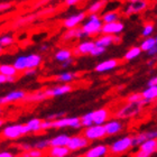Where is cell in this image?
<instances>
[{"label":"cell","mask_w":157,"mask_h":157,"mask_svg":"<svg viewBox=\"0 0 157 157\" xmlns=\"http://www.w3.org/2000/svg\"><path fill=\"white\" fill-rule=\"evenodd\" d=\"M63 128H73L78 129L81 128L80 117H65L63 116L52 121V129H63Z\"/></svg>","instance_id":"cell-5"},{"label":"cell","mask_w":157,"mask_h":157,"mask_svg":"<svg viewBox=\"0 0 157 157\" xmlns=\"http://www.w3.org/2000/svg\"><path fill=\"white\" fill-rule=\"evenodd\" d=\"M73 90V86L71 83H63L61 85H55L52 88H48L44 90L46 95L48 98H56V97H61V95L67 94Z\"/></svg>","instance_id":"cell-8"},{"label":"cell","mask_w":157,"mask_h":157,"mask_svg":"<svg viewBox=\"0 0 157 157\" xmlns=\"http://www.w3.org/2000/svg\"><path fill=\"white\" fill-rule=\"evenodd\" d=\"M78 76V73H73V72H63L59 73V75H56L55 80L57 82H61V83H71L72 81L76 80V78Z\"/></svg>","instance_id":"cell-28"},{"label":"cell","mask_w":157,"mask_h":157,"mask_svg":"<svg viewBox=\"0 0 157 157\" xmlns=\"http://www.w3.org/2000/svg\"><path fill=\"white\" fill-rule=\"evenodd\" d=\"M154 85H157V78L156 76H153L147 81V86H154Z\"/></svg>","instance_id":"cell-50"},{"label":"cell","mask_w":157,"mask_h":157,"mask_svg":"<svg viewBox=\"0 0 157 157\" xmlns=\"http://www.w3.org/2000/svg\"><path fill=\"white\" fill-rule=\"evenodd\" d=\"M90 141L83 136V135H75V136H70V139L66 144V147L69 148L70 151H78L81 149H85L89 147Z\"/></svg>","instance_id":"cell-7"},{"label":"cell","mask_w":157,"mask_h":157,"mask_svg":"<svg viewBox=\"0 0 157 157\" xmlns=\"http://www.w3.org/2000/svg\"><path fill=\"white\" fill-rule=\"evenodd\" d=\"M49 1H52V0H39V1H37V2L34 5V8H39V7L44 6V5H46V3L49 2Z\"/></svg>","instance_id":"cell-51"},{"label":"cell","mask_w":157,"mask_h":157,"mask_svg":"<svg viewBox=\"0 0 157 157\" xmlns=\"http://www.w3.org/2000/svg\"><path fill=\"white\" fill-rule=\"evenodd\" d=\"M76 3H78V0H65L66 6H74Z\"/></svg>","instance_id":"cell-54"},{"label":"cell","mask_w":157,"mask_h":157,"mask_svg":"<svg viewBox=\"0 0 157 157\" xmlns=\"http://www.w3.org/2000/svg\"><path fill=\"white\" fill-rule=\"evenodd\" d=\"M40 124H42V119L39 118H32L29 120L27 121L26 127L28 129V134H35V132H38L40 131Z\"/></svg>","instance_id":"cell-26"},{"label":"cell","mask_w":157,"mask_h":157,"mask_svg":"<svg viewBox=\"0 0 157 157\" xmlns=\"http://www.w3.org/2000/svg\"><path fill=\"white\" fill-rule=\"evenodd\" d=\"M2 113V109H1V107H0V115Z\"/></svg>","instance_id":"cell-59"},{"label":"cell","mask_w":157,"mask_h":157,"mask_svg":"<svg viewBox=\"0 0 157 157\" xmlns=\"http://www.w3.org/2000/svg\"><path fill=\"white\" fill-rule=\"evenodd\" d=\"M32 145H33V148H36V149H39V151H45L49 147V140L47 138H45V139H38V140H36Z\"/></svg>","instance_id":"cell-38"},{"label":"cell","mask_w":157,"mask_h":157,"mask_svg":"<svg viewBox=\"0 0 157 157\" xmlns=\"http://www.w3.org/2000/svg\"><path fill=\"white\" fill-rule=\"evenodd\" d=\"M70 153L71 151L66 146H49L45 154L48 157H67Z\"/></svg>","instance_id":"cell-21"},{"label":"cell","mask_w":157,"mask_h":157,"mask_svg":"<svg viewBox=\"0 0 157 157\" xmlns=\"http://www.w3.org/2000/svg\"><path fill=\"white\" fill-rule=\"evenodd\" d=\"M37 73V70L36 69H26L24 71V74L26 76H33V75H36Z\"/></svg>","instance_id":"cell-47"},{"label":"cell","mask_w":157,"mask_h":157,"mask_svg":"<svg viewBox=\"0 0 157 157\" xmlns=\"http://www.w3.org/2000/svg\"><path fill=\"white\" fill-rule=\"evenodd\" d=\"M73 55V53L71 49L69 48H59L57 52L55 53V55H54V57H55V59L57 61V62L62 63L64 62V61H66V59H71Z\"/></svg>","instance_id":"cell-29"},{"label":"cell","mask_w":157,"mask_h":157,"mask_svg":"<svg viewBox=\"0 0 157 157\" xmlns=\"http://www.w3.org/2000/svg\"><path fill=\"white\" fill-rule=\"evenodd\" d=\"M119 19V13L117 11H108L102 16L101 20L103 24L107 23H112V21H117Z\"/></svg>","instance_id":"cell-37"},{"label":"cell","mask_w":157,"mask_h":157,"mask_svg":"<svg viewBox=\"0 0 157 157\" xmlns=\"http://www.w3.org/2000/svg\"><path fill=\"white\" fill-rule=\"evenodd\" d=\"M138 147H139L140 151H148V153H151V155H154L157 151V141H156V139H148V140L141 143Z\"/></svg>","instance_id":"cell-27"},{"label":"cell","mask_w":157,"mask_h":157,"mask_svg":"<svg viewBox=\"0 0 157 157\" xmlns=\"http://www.w3.org/2000/svg\"><path fill=\"white\" fill-rule=\"evenodd\" d=\"M94 40H83L78 44L75 47L74 52H72L75 56H81V55H88L92 51V48L94 47Z\"/></svg>","instance_id":"cell-20"},{"label":"cell","mask_w":157,"mask_h":157,"mask_svg":"<svg viewBox=\"0 0 157 157\" xmlns=\"http://www.w3.org/2000/svg\"><path fill=\"white\" fill-rule=\"evenodd\" d=\"M80 1H85V0H78V2H80Z\"/></svg>","instance_id":"cell-61"},{"label":"cell","mask_w":157,"mask_h":157,"mask_svg":"<svg viewBox=\"0 0 157 157\" xmlns=\"http://www.w3.org/2000/svg\"><path fill=\"white\" fill-rule=\"evenodd\" d=\"M141 97L145 100L153 102L154 100H156L157 98V85L154 86H148L147 89H145L144 91L141 92Z\"/></svg>","instance_id":"cell-30"},{"label":"cell","mask_w":157,"mask_h":157,"mask_svg":"<svg viewBox=\"0 0 157 157\" xmlns=\"http://www.w3.org/2000/svg\"><path fill=\"white\" fill-rule=\"evenodd\" d=\"M108 0H97L94 2L90 5V7L88 8L89 13H98L99 11H101L103 9V7L105 6Z\"/></svg>","instance_id":"cell-35"},{"label":"cell","mask_w":157,"mask_h":157,"mask_svg":"<svg viewBox=\"0 0 157 157\" xmlns=\"http://www.w3.org/2000/svg\"><path fill=\"white\" fill-rule=\"evenodd\" d=\"M5 124H6V120H5L3 118H0V128L3 127V126H5Z\"/></svg>","instance_id":"cell-56"},{"label":"cell","mask_w":157,"mask_h":157,"mask_svg":"<svg viewBox=\"0 0 157 157\" xmlns=\"http://www.w3.org/2000/svg\"><path fill=\"white\" fill-rule=\"evenodd\" d=\"M72 157H83V156H72Z\"/></svg>","instance_id":"cell-62"},{"label":"cell","mask_w":157,"mask_h":157,"mask_svg":"<svg viewBox=\"0 0 157 157\" xmlns=\"http://www.w3.org/2000/svg\"><path fill=\"white\" fill-rule=\"evenodd\" d=\"M38 18H40L39 16V13H29V15H26V16L19 17L17 18L15 21L13 23V28H21V27H25L29 24L34 23L35 20H37Z\"/></svg>","instance_id":"cell-18"},{"label":"cell","mask_w":157,"mask_h":157,"mask_svg":"<svg viewBox=\"0 0 157 157\" xmlns=\"http://www.w3.org/2000/svg\"><path fill=\"white\" fill-rule=\"evenodd\" d=\"M83 136H84L89 141L99 140V139H103L107 136L103 124H91L84 129L83 131Z\"/></svg>","instance_id":"cell-6"},{"label":"cell","mask_w":157,"mask_h":157,"mask_svg":"<svg viewBox=\"0 0 157 157\" xmlns=\"http://www.w3.org/2000/svg\"><path fill=\"white\" fill-rule=\"evenodd\" d=\"M27 134H28V129L25 124H9V126H6L1 131V136L9 140L19 139V138L26 136Z\"/></svg>","instance_id":"cell-3"},{"label":"cell","mask_w":157,"mask_h":157,"mask_svg":"<svg viewBox=\"0 0 157 157\" xmlns=\"http://www.w3.org/2000/svg\"><path fill=\"white\" fill-rule=\"evenodd\" d=\"M18 73L19 72L13 67V64H0V74L6 76H17Z\"/></svg>","instance_id":"cell-33"},{"label":"cell","mask_w":157,"mask_h":157,"mask_svg":"<svg viewBox=\"0 0 157 157\" xmlns=\"http://www.w3.org/2000/svg\"><path fill=\"white\" fill-rule=\"evenodd\" d=\"M70 139V136L66 134H59L52 137L49 140V146H66L67 141Z\"/></svg>","instance_id":"cell-25"},{"label":"cell","mask_w":157,"mask_h":157,"mask_svg":"<svg viewBox=\"0 0 157 157\" xmlns=\"http://www.w3.org/2000/svg\"><path fill=\"white\" fill-rule=\"evenodd\" d=\"M121 42V38L118 35H108V34H103L100 37H98L97 40H94V44L102 47H109L112 44H119Z\"/></svg>","instance_id":"cell-16"},{"label":"cell","mask_w":157,"mask_h":157,"mask_svg":"<svg viewBox=\"0 0 157 157\" xmlns=\"http://www.w3.org/2000/svg\"><path fill=\"white\" fill-rule=\"evenodd\" d=\"M105 49H107L105 47L94 45V47H93V48H92V51L90 52V55H92V56H100V55H102V54L105 52Z\"/></svg>","instance_id":"cell-42"},{"label":"cell","mask_w":157,"mask_h":157,"mask_svg":"<svg viewBox=\"0 0 157 157\" xmlns=\"http://www.w3.org/2000/svg\"><path fill=\"white\" fill-rule=\"evenodd\" d=\"M157 46V38L156 36H149V37H145V39L141 42L140 44V49L141 52H147L148 49H151V47Z\"/></svg>","instance_id":"cell-31"},{"label":"cell","mask_w":157,"mask_h":157,"mask_svg":"<svg viewBox=\"0 0 157 157\" xmlns=\"http://www.w3.org/2000/svg\"><path fill=\"white\" fill-rule=\"evenodd\" d=\"M47 49H48V45H47V44H43V45L39 47V51H40V52H46Z\"/></svg>","instance_id":"cell-55"},{"label":"cell","mask_w":157,"mask_h":157,"mask_svg":"<svg viewBox=\"0 0 157 157\" xmlns=\"http://www.w3.org/2000/svg\"><path fill=\"white\" fill-rule=\"evenodd\" d=\"M147 6L148 3L146 0H136V1H132L124 9V15L126 16H130V15H134V13H139L141 11H144L147 8Z\"/></svg>","instance_id":"cell-14"},{"label":"cell","mask_w":157,"mask_h":157,"mask_svg":"<svg viewBox=\"0 0 157 157\" xmlns=\"http://www.w3.org/2000/svg\"><path fill=\"white\" fill-rule=\"evenodd\" d=\"M43 57L40 54L32 53L29 55H26V66L27 69H37L40 66Z\"/></svg>","instance_id":"cell-23"},{"label":"cell","mask_w":157,"mask_h":157,"mask_svg":"<svg viewBox=\"0 0 157 157\" xmlns=\"http://www.w3.org/2000/svg\"><path fill=\"white\" fill-rule=\"evenodd\" d=\"M108 146L105 144H99L95 146H92L84 151L83 157H105L108 153Z\"/></svg>","instance_id":"cell-13"},{"label":"cell","mask_w":157,"mask_h":157,"mask_svg":"<svg viewBox=\"0 0 157 157\" xmlns=\"http://www.w3.org/2000/svg\"><path fill=\"white\" fill-rule=\"evenodd\" d=\"M118 65H119L118 59H105V61H102V62L98 63V64L94 66V71H95V72H98V73L109 72V71L115 70Z\"/></svg>","instance_id":"cell-19"},{"label":"cell","mask_w":157,"mask_h":157,"mask_svg":"<svg viewBox=\"0 0 157 157\" xmlns=\"http://www.w3.org/2000/svg\"><path fill=\"white\" fill-rule=\"evenodd\" d=\"M85 37L84 33L82 32L81 27H74V28H70L63 34L62 39L63 40H73V39H81Z\"/></svg>","instance_id":"cell-22"},{"label":"cell","mask_w":157,"mask_h":157,"mask_svg":"<svg viewBox=\"0 0 157 157\" xmlns=\"http://www.w3.org/2000/svg\"><path fill=\"white\" fill-rule=\"evenodd\" d=\"M141 107L139 103H135V102H127L116 113V117L118 119H130L136 116H138L141 111Z\"/></svg>","instance_id":"cell-4"},{"label":"cell","mask_w":157,"mask_h":157,"mask_svg":"<svg viewBox=\"0 0 157 157\" xmlns=\"http://www.w3.org/2000/svg\"><path fill=\"white\" fill-rule=\"evenodd\" d=\"M15 43V38L13 35H2L0 36V46L1 47H8Z\"/></svg>","instance_id":"cell-39"},{"label":"cell","mask_w":157,"mask_h":157,"mask_svg":"<svg viewBox=\"0 0 157 157\" xmlns=\"http://www.w3.org/2000/svg\"><path fill=\"white\" fill-rule=\"evenodd\" d=\"M131 148H132L131 136H124L115 140L110 146H108V153H110V155L112 156H120L129 151Z\"/></svg>","instance_id":"cell-2"},{"label":"cell","mask_w":157,"mask_h":157,"mask_svg":"<svg viewBox=\"0 0 157 157\" xmlns=\"http://www.w3.org/2000/svg\"><path fill=\"white\" fill-rule=\"evenodd\" d=\"M11 8H13V3L11 2H8V1L0 2V13H5V11L11 9Z\"/></svg>","instance_id":"cell-44"},{"label":"cell","mask_w":157,"mask_h":157,"mask_svg":"<svg viewBox=\"0 0 157 157\" xmlns=\"http://www.w3.org/2000/svg\"><path fill=\"white\" fill-rule=\"evenodd\" d=\"M140 54H141L140 47H139V46H132L131 48H129L127 52H126L124 59V61H128V62H129V61H132V59H137L138 56H140Z\"/></svg>","instance_id":"cell-32"},{"label":"cell","mask_w":157,"mask_h":157,"mask_svg":"<svg viewBox=\"0 0 157 157\" xmlns=\"http://www.w3.org/2000/svg\"><path fill=\"white\" fill-rule=\"evenodd\" d=\"M107 136H115L122 132L124 130V124L121 122L120 119H113V120H107L103 124Z\"/></svg>","instance_id":"cell-11"},{"label":"cell","mask_w":157,"mask_h":157,"mask_svg":"<svg viewBox=\"0 0 157 157\" xmlns=\"http://www.w3.org/2000/svg\"><path fill=\"white\" fill-rule=\"evenodd\" d=\"M127 1H129V2H132V1H136V0H127Z\"/></svg>","instance_id":"cell-60"},{"label":"cell","mask_w":157,"mask_h":157,"mask_svg":"<svg viewBox=\"0 0 157 157\" xmlns=\"http://www.w3.org/2000/svg\"><path fill=\"white\" fill-rule=\"evenodd\" d=\"M143 97H141V93L139 92H136V93H131L127 97V102H135V103H139Z\"/></svg>","instance_id":"cell-41"},{"label":"cell","mask_w":157,"mask_h":157,"mask_svg":"<svg viewBox=\"0 0 157 157\" xmlns=\"http://www.w3.org/2000/svg\"><path fill=\"white\" fill-rule=\"evenodd\" d=\"M157 131L156 129H151V130H144L138 132L135 136H131V141H132V147L139 146L141 143L148 140V139H156Z\"/></svg>","instance_id":"cell-10"},{"label":"cell","mask_w":157,"mask_h":157,"mask_svg":"<svg viewBox=\"0 0 157 157\" xmlns=\"http://www.w3.org/2000/svg\"><path fill=\"white\" fill-rule=\"evenodd\" d=\"M0 157H15V155L11 151H0Z\"/></svg>","instance_id":"cell-52"},{"label":"cell","mask_w":157,"mask_h":157,"mask_svg":"<svg viewBox=\"0 0 157 157\" xmlns=\"http://www.w3.org/2000/svg\"><path fill=\"white\" fill-rule=\"evenodd\" d=\"M6 83H8V82H7V76L3 75V74H0V85L6 84Z\"/></svg>","instance_id":"cell-53"},{"label":"cell","mask_w":157,"mask_h":157,"mask_svg":"<svg viewBox=\"0 0 157 157\" xmlns=\"http://www.w3.org/2000/svg\"><path fill=\"white\" fill-rule=\"evenodd\" d=\"M124 23L117 20V21H112V23L102 24L101 33L108 34V35H119L120 33L124 32Z\"/></svg>","instance_id":"cell-12"},{"label":"cell","mask_w":157,"mask_h":157,"mask_svg":"<svg viewBox=\"0 0 157 157\" xmlns=\"http://www.w3.org/2000/svg\"><path fill=\"white\" fill-rule=\"evenodd\" d=\"M85 13H74L72 16L67 17L64 19L63 21V26L65 27L66 29H70V28H74V27H78L81 23H83V20L85 19Z\"/></svg>","instance_id":"cell-15"},{"label":"cell","mask_w":157,"mask_h":157,"mask_svg":"<svg viewBox=\"0 0 157 157\" xmlns=\"http://www.w3.org/2000/svg\"><path fill=\"white\" fill-rule=\"evenodd\" d=\"M146 54H147L149 57H155L157 54V46H154V47H151V49H148L147 52H146Z\"/></svg>","instance_id":"cell-48"},{"label":"cell","mask_w":157,"mask_h":157,"mask_svg":"<svg viewBox=\"0 0 157 157\" xmlns=\"http://www.w3.org/2000/svg\"><path fill=\"white\" fill-rule=\"evenodd\" d=\"M46 154L44 151H39L36 148H32L29 151H21L17 157H45Z\"/></svg>","instance_id":"cell-36"},{"label":"cell","mask_w":157,"mask_h":157,"mask_svg":"<svg viewBox=\"0 0 157 157\" xmlns=\"http://www.w3.org/2000/svg\"><path fill=\"white\" fill-rule=\"evenodd\" d=\"M154 64H155V61H154V59H151V61H148V62H147V65L148 66H153Z\"/></svg>","instance_id":"cell-57"},{"label":"cell","mask_w":157,"mask_h":157,"mask_svg":"<svg viewBox=\"0 0 157 157\" xmlns=\"http://www.w3.org/2000/svg\"><path fill=\"white\" fill-rule=\"evenodd\" d=\"M17 148H18L19 151H29V149H32V148H33V145L29 144V143L24 141V143H20V144L17 146Z\"/></svg>","instance_id":"cell-43"},{"label":"cell","mask_w":157,"mask_h":157,"mask_svg":"<svg viewBox=\"0 0 157 157\" xmlns=\"http://www.w3.org/2000/svg\"><path fill=\"white\" fill-rule=\"evenodd\" d=\"M73 64V59L71 57V59H66V61H64V62L61 63V66H62L63 69H67L69 66H71Z\"/></svg>","instance_id":"cell-49"},{"label":"cell","mask_w":157,"mask_h":157,"mask_svg":"<svg viewBox=\"0 0 157 157\" xmlns=\"http://www.w3.org/2000/svg\"><path fill=\"white\" fill-rule=\"evenodd\" d=\"M26 94L27 93L24 90H15V91L9 92L6 95L0 97V107L9 105V103H13V102L17 101H23L24 98L26 97Z\"/></svg>","instance_id":"cell-9"},{"label":"cell","mask_w":157,"mask_h":157,"mask_svg":"<svg viewBox=\"0 0 157 157\" xmlns=\"http://www.w3.org/2000/svg\"><path fill=\"white\" fill-rule=\"evenodd\" d=\"M151 156H153V155H151V153L145 151H140V149H138L134 155V157H151Z\"/></svg>","instance_id":"cell-46"},{"label":"cell","mask_w":157,"mask_h":157,"mask_svg":"<svg viewBox=\"0 0 157 157\" xmlns=\"http://www.w3.org/2000/svg\"><path fill=\"white\" fill-rule=\"evenodd\" d=\"M46 99H48V97L46 95L45 91L42 90V91H36L33 92V93H29V94H26V97L24 98L23 101L25 102H42Z\"/></svg>","instance_id":"cell-24"},{"label":"cell","mask_w":157,"mask_h":157,"mask_svg":"<svg viewBox=\"0 0 157 157\" xmlns=\"http://www.w3.org/2000/svg\"><path fill=\"white\" fill-rule=\"evenodd\" d=\"M90 113H91L93 124H105V121L109 120V111L105 108L97 109V110L90 111Z\"/></svg>","instance_id":"cell-17"},{"label":"cell","mask_w":157,"mask_h":157,"mask_svg":"<svg viewBox=\"0 0 157 157\" xmlns=\"http://www.w3.org/2000/svg\"><path fill=\"white\" fill-rule=\"evenodd\" d=\"M2 52H3V47H1V46H0V54H1Z\"/></svg>","instance_id":"cell-58"},{"label":"cell","mask_w":157,"mask_h":157,"mask_svg":"<svg viewBox=\"0 0 157 157\" xmlns=\"http://www.w3.org/2000/svg\"><path fill=\"white\" fill-rule=\"evenodd\" d=\"M13 66L18 71V72H24L27 69L26 66V55L18 56L13 63Z\"/></svg>","instance_id":"cell-34"},{"label":"cell","mask_w":157,"mask_h":157,"mask_svg":"<svg viewBox=\"0 0 157 157\" xmlns=\"http://www.w3.org/2000/svg\"><path fill=\"white\" fill-rule=\"evenodd\" d=\"M40 129L42 130H48V129H52V121L51 120H42V124H40Z\"/></svg>","instance_id":"cell-45"},{"label":"cell","mask_w":157,"mask_h":157,"mask_svg":"<svg viewBox=\"0 0 157 157\" xmlns=\"http://www.w3.org/2000/svg\"><path fill=\"white\" fill-rule=\"evenodd\" d=\"M154 24L151 23H148L146 24L144 26V28H143V32H141V35H143V37H149L153 35V33H154Z\"/></svg>","instance_id":"cell-40"},{"label":"cell","mask_w":157,"mask_h":157,"mask_svg":"<svg viewBox=\"0 0 157 157\" xmlns=\"http://www.w3.org/2000/svg\"><path fill=\"white\" fill-rule=\"evenodd\" d=\"M102 20L98 16V13H90L89 19L82 25L81 29L85 36H95L101 34Z\"/></svg>","instance_id":"cell-1"}]
</instances>
